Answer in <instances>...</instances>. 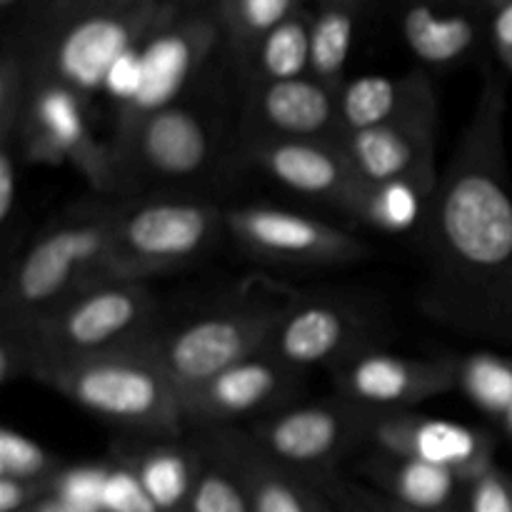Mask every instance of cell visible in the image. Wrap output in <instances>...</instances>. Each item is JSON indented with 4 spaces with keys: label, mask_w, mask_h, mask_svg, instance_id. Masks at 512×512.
I'll use <instances>...</instances> for the list:
<instances>
[{
    "label": "cell",
    "mask_w": 512,
    "mask_h": 512,
    "mask_svg": "<svg viewBox=\"0 0 512 512\" xmlns=\"http://www.w3.org/2000/svg\"><path fill=\"white\" fill-rule=\"evenodd\" d=\"M505 115L508 83L488 70L423 225L430 270L423 305L450 328L512 345V180Z\"/></svg>",
    "instance_id": "6da1fadb"
},
{
    "label": "cell",
    "mask_w": 512,
    "mask_h": 512,
    "mask_svg": "<svg viewBox=\"0 0 512 512\" xmlns=\"http://www.w3.org/2000/svg\"><path fill=\"white\" fill-rule=\"evenodd\" d=\"M33 378L98 418L163 440L178 438L188 425L183 398L155 350V335L73 363L48 365Z\"/></svg>",
    "instance_id": "7a4b0ae2"
},
{
    "label": "cell",
    "mask_w": 512,
    "mask_h": 512,
    "mask_svg": "<svg viewBox=\"0 0 512 512\" xmlns=\"http://www.w3.org/2000/svg\"><path fill=\"white\" fill-rule=\"evenodd\" d=\"M118 208L100 205L65 215L15 260L0 298L3 328L25 330L80 290L113 280V233Z\"/></svg>",
    "instance_id": "3957f363"
},
{
    "label": "cell",
    "mask_w": 512,
    "mask_h": 512,
    "mask_svg": "<svg viewBox=\"0 0 512 512\" xmlns=\"http://www.w3.org/2000/svg\"><path fill=\"white\" fill-rule=\"evenodd\" d=\"M180 10L183 8L175 0H148L80 10L48 23H35L25 35L30 75L65 85L90 100L105 93L115 65Z\"/></svg>",
    "instance_id": "277c9868"
},
{
    "label": "cell",
    "mask_w": 512,
    "mask_h": 512,
    "mask_svg": "<svg viewBox=\"0 0 512 512\" xmlns=\"http://www.w3.org/2000/svg\"><path fill=\"white\" fill-rule=\"evenodd\" d=\"M155 295L145 280H100L25 330H13L30 353V378L48 365L73 363L140 343L153 335ZM10 330V328H3Z\"/></svg>",
    "instance_id": "5b68a950"
},
{
    "label": "cell",
    "mask_w": 512,
    "mask_h": 512,
    "mask_svg": "<svg viewBox=\"0 0 512 512\" xmlns=\"http://www.w3.org/2000/svg\"><path fill=\"white\" fill-rule=\"evenodd\" d=\"M215 205L188 198H158L118 208L110 273L145 280L193 263L225 228Z\"/></svg>",
    "instance_id": "8992f818"
},
{
    "label": "cell",
    "mask_w": 512,
    "mask_h": 512,
    "mask_svg": "<svg viewBox=\"0 0 512 512\" xmlns=\"http://www.w3.org/2000/svg\"><path fill=\"white\" fill-rule=\"evenodd\" d=\"M280 313L283 305H230L155 335L158 358L180 398L198 393L228 368L263 353Z\"/></svg>",
    "instance_id": "52a82bcc"
},
{
    "label": "cell",
    "mask_w": 512,
    "mask_h": 512,
    "mask_svg": "<svg viewBox=\"0 0 512 512\" xmlns=\"http://www.w3.org/2000/svg\"><path fill=\"white\" fill-rule=\"evenodd\" d=\"M220 38L223 28L218 15L208 10H180L173 20L138 45L133 93L115 118V155L145 118L178 105L183 90L200 73Z\"/></svg>",
    "instance_id": "ba28073f"
},
{
    "label": "cell",
    "mask_w": 512,
    "mask_h": 512,
    "mask_svg": "<svg viewBox=\"0 0 512 512\" xmlns=\"http://www.w3.org/2000/svg\"><path fill=\"white\" fill-rule=\"evenodd\" d=\"M88 103L65 85L33 78L18 148L33 163L73 165L95 190L108 193L118 183L120 160L113 148L95 138Z\"/></svg>",
    "instance_id": "9c48e42d"
},
{
    "label": "cell",
    "mask_w": 512,
    "mask_h": 512,
    "mask_svg": "<svg viewBox=\"0 0 512 512\" xmlns=\"http://www.w3.org/2000/svg\"><path fill=\"white\" fill-rule=\"evenodd\" d=\"M370 410L345 398L303 403L270 413L250 438L298 475H328L360 440H368Z\"/></svg>",
    "instance_id": "30bf717a"
},
{
    "label": "cell",
    "mask_w": 512,
    "mask_h": 512,
    "mask_svg": "<svg viewBox=\"0 0 512 512\" xmlns=\"http://www.w3.org/2000/svg\"><path fill=\"white\" fill-rule=\"evenodd\" d=\"M223 223L240 248L273 263L345 265L368 255V245L348 230L273 205L230 208Z\"/></svg>",
    "instance_id": "8fae6325"
},
{
    "label": "cell",
    "mask_w": 512,
    "mask_h": 512,
    "mask_svg": "<svg viewBox=\"0 0 512 512\" xmlns=\"http://www.w3.org/2000/svg\"><path fill=\"white\" fill-rule=\"evenodd\" d=\"M340 398L370 413L410 410L458 390L455 358H410L368 348L333 370Z\"/></svg>",
    "instance_id": "7c38bea8"
},
{
    "label": "cell",
    "mask_w": 512,
    "mask_h": 512,
    "mask_svg": "<svg viewBox=\"0 0 512 512\" xmlns=\"http://www.w3.org/2000/svg\"><path fill=\"white\" fill-rule=\"evenodd\" d=\"M373 348L363 318L350 305L330 298H298L283 305L268 353L290 368H330Z\"/></svg>",
    "instance_id": "4fadbf2b"
},
{
    "label": "cell",
    "mask_w": 512,
    "mask_h": 512,
    "mask_svg": "<svg viewBox=\"0 0 512 512\" xmlns=\"http://www.w3.org/2000/svg\"><path fill=\"white\" fill-rule=\"evenodd\" d=\"M368 440L383 453L453 470L463 483H470L495 465L493 435L413 410L370 413Z\"/></svg>",
    "instance_id": "5bb4252c"
},
{
    "label": "cell",
    "mask_w": 512,
    "mask_h": 512,
    "mask_svg": "<svg viewBox=\"0 0 512 512\" xmlns=\"http://www.w3.org/2000/svg\"><path fill=\"white\" fill-rule=\"evenodd\" d=\"M248 160L293 193L355 215L365 183L338 140H250Z\"/></svg>",
    "instance_id": "9a60e30c"
},
{
    "label": "cell",
    "mask_w": 512,
    "mask_h": 512,
    "mask_svg": "<svg viewBox=\"0 0 512 512\" xmlns=\"http://www.w3.org/2000/svg\"><path fill=\"white\" fill-rule=\"evenodd\" d=\"M303 373L280 363L268 350L233 365L183 400L185 423L223 430L245 418L273 413L288 403Z\"/></svg>",
    "instance_id": "2e32d148"
},
{
    "label": "cell",
    "mask_w": 512,
    "mask_h": 512,
    "mask_svg": "<svg viewBox=\"0 0 512 512\" xmlns=\"http://www.w3.org/2000/svg\"><path fill=\"white\" fill-rule=\"evenodd\" d=\"M435 133L438 113L415 115L400 123L343 135L340 145L355 173L368 185L410 180L428 193H435L440 180L435 168Z\"/></svg>",
    "instance_id": "e0dca14e"
},
{
    "label": "cell",
    "mask_w": 512,
    "mask_h": 512,
    "mask_svg": "<svg viewBox=\"0 0 512 512\" xmlns=\"http://www.w3.org/2000/svg\"><path fill=\"white\" fill-rule=\"evenodd\" d=\"M253 140H338V93L313 75L250 88Z\"/></svg>",
    "instance_id": "ac0fdd59"
},
{
    "label": "cell",
    "mask_w": 512,
    "mask_h": 512,
    "mask_svg": "<svg viewBox=\"0 0 512 512\" xmlns=\"http://www.w3.org/2000/svg\"><path fill=\"white\" fill-rule=\"evenodd\" d=\"M210 158V135L198 113L170 105L145 118L120 148V163H138L160 178H190Z\"/></svg>",
    "instance_id": "d6986e66"
},
{
    "label": "cell",
    "mask_w": 512,
    "mask_h": 512,
    "mask_svg": "<svg viewBox=\"0 0 512 512\" xmlns=\"http://www.w3.org/2000/svg\"><path fill=\"white\" fill-rule=\"evenodd\" d=\"M433 113H438V93L423 70H410L398 78L360 75L348 78V83L338 90L340 138Z\"/></svg>",
    "instance_id": "ffe728a7"
},
{
    "label": "cell",
    "mask_w": 512,
    "mask_h": 512,
    "mask_svg": "<svg viewBox=\"0 0 512 512\" xmlns=\"http://www.w3.org/2000/svg\"><path fill=\"white\" fill-rule=\"evenodd\" d=\"M478 8V0H405L400 35L423 65H455L478 45Z\"/></svg>",
    "instance_id": "44dd1931"
},
{
    "label": "cell",
    "mask_w": 512,
    "mask_h": 512,
    "mask_svg": "<svg viewBox=\"0 0 512 512\" xmlns=\"http://www.w3.org/2000/svg\"><path fill=\"white\" fill-rule=\"evenodd\" d=\"M218 438L243 478L250 512H330L308 478L270 458L250 435L220 430Z\"/></svg>",
    "instance_id": "7402d4cb"
},
{
    "label": "cell",
    "mask_w": 512,
    "mask_h": 512,
    "mask_svg": "<svg viewBox=\"0 0 512 512\" xmlns=\"http://www.w3.org/2000/svg\"><path fill=\"white\" fill-rule=\"evenodd\" d=\"M365 473L390 498L408 512H453L458 490L465 488L458 473L423 460L375 450L365 463Z\"/></svg>",
    "instance_id": "603a6c76"
},
{
    "label": "cell",
    "mask_w": 512,
    "mask_h": 512,
    "mask_svg": "<svg viewBox=\"0 0 512 512\" xmlns=\"http://www.w3.org/2000/svg\"><path fill=\"white\" fill-rule=\"evenodd\" d=\"M120 460L133 468L160 512H188L203 460L200 450L175 443V438H165L158 443L133 445L120 453Z\"/></svg>",
    "instance_id": "cb8c5ba5"
},
{
    "label": "cell",
    "mask_w": 512,
    "mask_h": 512,
    "mask_svg": "<svg viewBox=\"0 0 512 512\" xmlns=\"http://www.w3.org/2000/svg\"><path fill=\"white\" fill-rule=\"evenodd\" d=\"M313 58V10L300 8L290 18L275 25L250 50L243 65L253 85L278 83L310 75Z\"/></svg>",
    "instance_id": "d4e9b609"
},
{
    "label": "cell",
    "mask_w": 512,
    "mask_h": 512,
    "mask_svg": "<svg viewBox=\"0 0 512 512\" xmlns=\"http://www.w3.org/2000/svg\"><path fill=\"white\" fill-rule=\"evenodd\" d=\"M365 0H315L310 75L338 93L348 83V58Z\"/></svg>",
    "instance_id": "484cf974"
},
{
    "label": "cell",
    "mask_w": 512,
    "mask_h": 512,
    "mask_svg": "<svg viewBox=\"0 0 512 512\" xmlns=\"http://www.w3.org/2000/svg\"><path fill=\"white\" fill-rule=\"evenodd\" d=\"M430 200L433 193L410 180H388L365 188L353 218L383 233H408L425 225Z\"/></svg>",
    "instance_id": "4316f807"
},
{
    "label": "cell",
    "mask_w": 512,
    "mask_h": 512,
    "mask_svg": "<svg viewBox=\"0 0 512 512\" xmlns=\"http://www.w3.org/2000/svg\"><path fill=\"white\" fill-rule=\"evenodd\" d=\"M198 478L190 495L188 512H250L248 493L233 458L218 433L203 445Z\"/></svg>",
    "instance_id": "83f0119b"
},
{
    "label": "cell",
    "mask_w": 512,
    "mask_h": 512,
    "mask_svg": "<svg viewBox=\"0 0 512 512\" xmlns=\"http://www.w3.org/2000/svg\"><path fill=\"white\" fill-rule=\"evenodd\" d=\"M300 8H305L303 0H218L215 15L230 50L245 60L268 30Z\"/></svg>",
    "instance_id": "f1b7e54d"
},
{
    "label": "cell",
    "mask_w": 512,
    "mask_h": 512,
    "mask_svg": "<svg viewBox=\"0 0 512 512\" xmlns=\"http://www.w3.org/2000/svg\"><path fill=\"white\" fill-rule=\"evenodd\" d=\"M455 370L460 393L500 423L512 403V360L495 353H470L455 358Z\"/></svg>",
    "instance_id": "f546056e"
},
{
    "label": "cell",
    "mask_w": 512,
    "mask_h": 512,
    "mask_svg": "<svg viewBox=\"0 0 512 512\" xmlns=\"http://www.w3.org/2000/svg\"><path fill=\"white\" fill-rule=\"evenodd\" d=\"M30 85L28 43L25 38L8 40L0 58V145H13L20 138Z\"/></svg>",
    "instance_id": "4dcf8cb0"
},
{
    "label": "cell",
    "mask_w": 512,
    "mask_h": 512,
    "mask_svg": "<svg viewBox=\"0 0 512 512\" xmlns=\"http://www.w3.org/2000/svg\"><path fill=\"white\" fill-rule=\"evenodd\" d=\"M63 460L50 453L45 445L35 443L20 430L0 428V478L28 480V483H53L63 470Z\"/></svg>",
    "instance_id": "1f68e13d"
},
{
    "label": "cell",
    "mask_w": 512,
    "mask_h": 512,
    "mask_svg": "<svg viewBox=\"0 0 512 512\" xmlns=\"http://www.w3.org/2000/svg\"><path fill=\"white\" fill-rule=\"evenodd\" d=\"M110 463H85V465H63L50 483V493L78 508L103 512V488L108 480Z\"/></svg>",
    "instance_id": "d6a6232c"
},
{
    "label": "cell",
    "mask_w": 512,
    "mask_h": 512,
    "mask_svg": "<svg viewBox=\"0 0 512 512\" xmlns=\"http://www.w3.org/2000/svg\"><path fill=\"white\" fill-rule=\"evenodd\" d=\"M103 512H160V508L145 493L133 468L115 458L103 488Z\"/></svg>",
    "instance_id": "836d02e7"
},
{
    "label": "cell",
    "mask_w": 512,
    "mask_h": 512,
    "mask_svg": "<svg viewBox=\"0 0 512 512\" xmlns=\"http://www.w3.org/2000/svg\"><path fill=\"white\" fill-rule=\"evenodd\" d=\"M465 512H512V475L493 465L465 483Z\"/></svg>",
    "instance_id": "e575fe53"
},
{
    "label": "cell",
    "mask_w": 512,
    "mask_h": 512,
    "mask_svg": "<svg viewBox=\"0 0 512 512\" xmlns=\"http://www.w3.org/2000/svg\"><path fill=\"white\" fill-rule=\"evenodd\" d=\"M20 163L13 155V145H0V223H10L18 205Z\"/></svg>",
    "instance_id": "d590c367"
},
{
    "label": "cell",
    "mask_w": 512,
    "mask_h": 512,
    "mask_svg": "<svg viewBox=\"0 0 512 512\" xmlns=\"http://www.w3.org/2000/svg\"><path fill=\"white\" fill-rule=\"evenodd\" d=\"M50 493V483L0 478V512H25L43 495Z\"/></svg>",
    "instance_id": "8d00e7d4"
},
{
    "label": "cell",
    "mask_w": 512,
    "mask_h": 512,
    "mask_svg": "<svg viewBox=\"0 0 512 512\" xmlns=\"http://www.w3.org/2000/svg\"><path fill=\"white\" fill-rule=\"evenodd\" d=\"M138 3H148V0H45L38 8V20L35 23H48V20L65 18V15H73L90 8H115V5Z\"/></svg>",
    "instance_id": "74e56055"
},
{
    "label": "cell",
    "mask_w": 512,
    "mask_h": 512,
    "mask_svg": "<svg viewBox=\"0 0 512 512\" xmlns=\"http://www.w3.org/2000/svg\"><path fill=\"white\" fill-rule=\"evenodd\" d=\"M490 40L500 63L512 73V0L490 13Z\"/></svg>",
    "instance_id": "f35d334b"
},
{
    "label": "cell",
    "mask_w": 512,
    "mask_h": 512,
    "mask_svg": "<svg viewBox=\"0 0 512 512\" xmlns=\"http://www.w3.org/2000/svg\"><path fill=\"white\" fill-rule=\"evenodd\" d=\"M25 512H95V510L78 508V505L68 503V500H63V498H58L55 493H48V495H43L38 503L30 505V508Z\"/></svg>",
    "instance_id": "ab89813d"
},
{
    "label": "cell",
    "mask_w": 512,
    "mask_h": 512,
    "mask_svg": "<svg viewBox=\"0 0 512 512\" xmlns=\"http://www.w3.org/2000/svg\"><path fill=\"white\" fill-rule=\"evenodd\" d=\"M35 3L43 5L45 0H0V8H3L5 13H13V10L25 8V5H35Z\"/></svg>",
    "instance_id": "60d3db41"
},
{
    "label": "cell",
    "mask_w": 512,
    "mask_h": 512,
    "mask_svg": "<svg viewBox=\"0 0 512 512\" xmlns=\"http://www.w3.org/2000/svg\"><path fill=\"white\" fill-rule=\"evenodd\" d=\"M500 428H503V433L508 435V440L512 443V403H510V408L505 410L503 418H500Z\"/></svg>",
    "instance_id": "b9f144b4"
},
{
    "label": "cell",
    "mask_w": 512,
    "mask_h": 512,
    "mask_svg": "<svg viewBox=\"0 0 512 512\" xmlns=\"http://www.w3.org/2000/svg\"><path fill=\"white\" fill-rule=\"evenodd\" d=\"M353 512H360V508H358V505H355V508H353ZM363 512H408V510H403V508H400V505L390 503V505H388V508H370V510H363Z\"/></svg>",
    "instance_id": "7bdbcfd3"
},
{
    "label": "cell",
    "mask_w": 512,
    "mask_h": 512,
    "mask_svg": "<svg viewBox=\"0 0 512 512\" xmlns=\"http://www.w3.org/2000/svg\"><path fill=\"white\" fill-rule=\"evenodd\" d=\"M478 3H480V8L490 10V13H493V10H498L500 5L508 3V0H478Z\"/></svg>",
    "instance_id": "ee69618b"
}]
</instances>
